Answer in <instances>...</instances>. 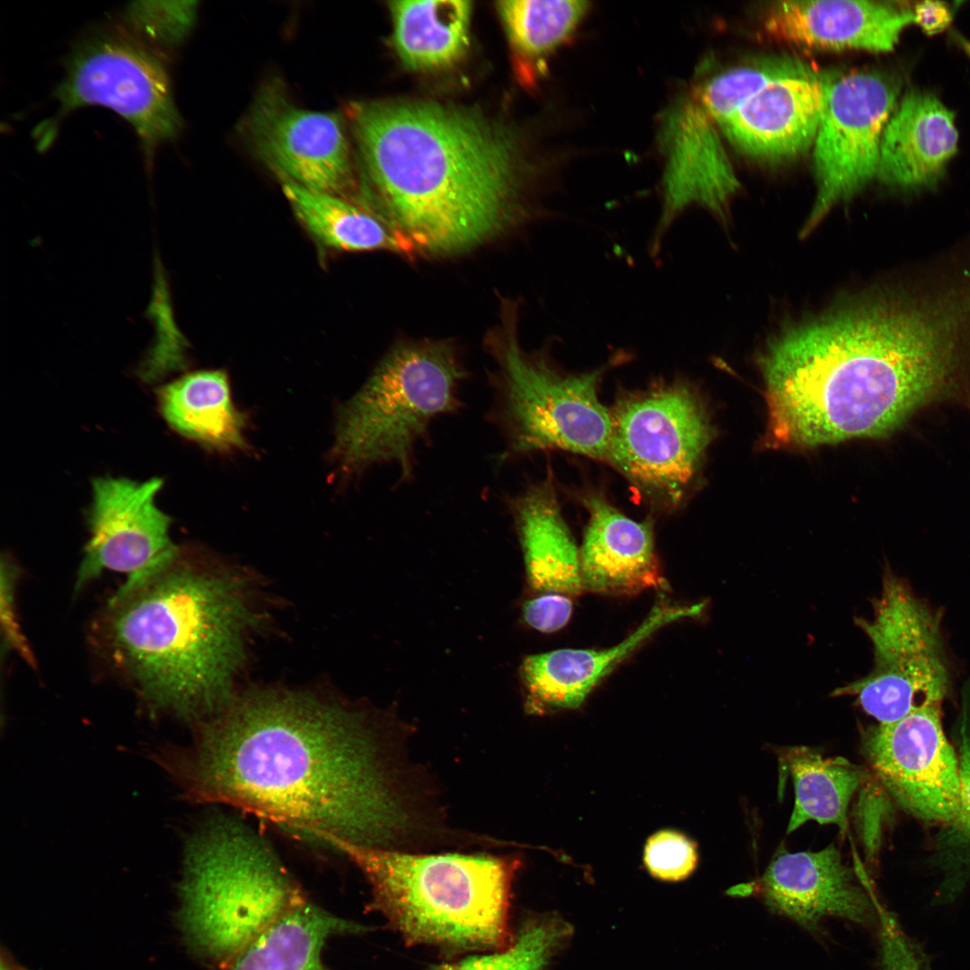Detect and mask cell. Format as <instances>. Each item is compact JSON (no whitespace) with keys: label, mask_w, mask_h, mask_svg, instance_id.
I'll return each mask as SVG.
<instances>
[{"label":"cell","mask_w":970,"mask_h":970,"mask_svg":"<svg viewBox=\"0 0 970 970\" xmlns=\"http://www.w3.org/2000/svg\"><path fill=\"white\" fill-rule=\"evenodd\" d=\"M152 759L187 801L231 806L327 846L385 848L412 826L366 716L313 697L231 700L195 724L188 746Z\"/></svg>","instance_id":"6da1fadb"},{"label":"cell","mask_w":970,"mask_h":970,"mask_svg":"<svg viewBox=\"0 0 970 970\" xmlns=\"http://www.w3.org/2000/svg\"><path fill=\"white\" fill-rule=\"evenodd\" d=\"M966 331L944 298L879 295L791 328L762 360L773 445L884 436L939 394Z\"/></svg>","instance_id":"7a4b0ae2"},{"label":"cell","mask_w":970,"mask_h":970,"mask_svg":"<svg viewBox=\"0 0 970 970\" xmlns=\"http://www.w3.org/2000/svg\"><path fill=\"white\" fill-rule=\"evenodd\" d=\"M348 119L382 216L416 250L466 251L517 216V146L495 123L426 101L352 103Z\"/></svg>","instance_id":"3957f363"},{"label":"cell","mask_w":970,"mask_h":970,"mask_svg":"<svg viewBox=\"0 0 970 970\" xmlns=\"http://www.w3.org/2000/svg\"><path fill=\"white\" fill-rule=\"evenodd\" d=\"M251 620L238 581L198 569L180 549L119 588L93 637L150 712L197 724L231 701L230 680Z\"/></svg>","instance_id":"277c9868"},{"label":"cell","mask_w":970,"mask_h":970,"mask_svg":"<svg viewBox=\"0 0 970 970\" xmlns=\"http://www.w3.org/2000/svg\"><path fill=\"white\" fill-rule=\"evenodd\" d=\"M184 855V928L221 970L251 960L302 922L309 897L244 824L211 820L188 839Z\"/></svg>","instance_id":"5b68a950"},{"label":"cell","mask_w":970,"mask_h":970,"mask_svg":"<svg viewBox=\"0 0 970 970\" xmlns=\"http://www.w3.org/2000/svg\"><path fill=\"white\" fill-rule=\"evenodd\" d=\"M365 875L373 906L410 942L456 949L501 948L508 938L509 856L416 855L331 841Z\"/></svg>","instance_id":"8992f818"},{"label":"cell","mask_w":970,"mask_h":970,"mask_svg":"<svg viewBox=\"0 0 970 970\" xmlns=\"http://www.w3.org/2000/svg\"><path fill=\"white\" fill-rule=\"evenodd\" d=\"M466 376L446 342L393 348L341 412L335 452L344 469L358 473L393 463L398 484L412 481L418 445H430L436 419L463 409L460 386Z\"/></svg>","instance_id":"52a82bcc"},{"label":"cell","mask_w":970,"mask_h":970,"mask_svg":"<svg viewBox=\"0 0 970 970\" xmlns=\"http://www.w3.org/2000/svg\"><path fill=\"white\" fill-rule=\"evenodd\" d=\"M492 352L498 371L487 418L503 439L500 463L551 450L605 460L612 417L598 389L606 372L628 359L626 352L597 368L569 373L547 349L525 352L511 326Z\"/></svg>","instance_id":"ba28073f"},{"label":"cell","mask_w":970,"mask_h":970,"mask_svg":"<svg viewBox=\"0 0 970 970\" xmlns=\"http://www.w3.org/2000/svg\"><path fill=\"white\" fill-rule=\"evenodd\" d=\"M611 417L604 461L655 507L681 506L713 433L696 391L683 378L659 380L621 397Z\"/></svg>","instance_id":"9c48e42d"},{"label":"cell","mask_w":970,"mask_h":970,"mask_svg":"<svg viewBox=\"0 0 970 970\" xmlns=\"http://www.w3.org/2000/svg\"><path fill=\"white\" fill-rule=\"evenodd\" d=\"M871 620L855 623L873 647L874 666L865 677L835 689L833 696H856L879 724L895 722L915 710L941 703L948 670L940 615L886 568Z\"/></svg>","instance_id":"30bf717a"},{"label":"cell","mask_w":970,"mask_h":970,"mask_svg":"<svg viewBox=\"0 0 970 970\" xmlns=\"http://www.w3.org/2000/svg\"><path fill=\"white\" fill-rule=\"evenodd\" d=\"M56 96L60 116L96 104L116 111L134 128L149 160L182 127L163 62L126 36L98 37L81 46Z\"/></svg>","instance_id":"8fae6325"},{"label":"cell","mask_w":970,"mask_h":970,"mask_svg":"<svg viewBox=\"0 0 970 970\" xmlns=\"http://www.w3.org/2000/svg\"><path fill=\"white\" fill-rule=\"evenodd\" d=\"M901 88L880 72L832 78L813 144L816 193L806 231L877 176L883 133Z\"/></svg>","instance_id":"7c38bea8"},{"label":"cell","mask_w":970,"mask_h":970,"mask_svg":"<svg viewBox=\"0 0 970 970\" xmlns=\"http://www.w3.org/2000/svg\"><path fill=\"white\" fill-rule=\"evenodd\" d=\"M344 119L297 106L279 79L261 85L240 131L254 157L283 184L348 198L355 181Z\"/></svg>","instance_id":"4fadbf2b"},{"label":"cell","mask_w":970,"mask_h":970,"mask_svg":"<svg viewBox=\"0 0 970 970\" xmlns=\"http://www.w3.org/2000/svg\"><path fill=\"white\" fill-rule=\"evenodd\" d=\"M160 478L135 481L100 477L93 481L88 515L90 538L79 565L75 591L105 570L128 574L131 583L171 560L180 551L171 540V519L155 503Z\"/></svg>","instance_id":"5bb4252c"},{"label":"cell","mask_w":970,"mask_h":970,"mask_svg":"<svg viewBox=\"0 0 970 970\" xmlns=\"http://www.w3.org/2000/svg\"><path fill=\"white\" fill-rule=\"evenodd\" d=\"M866 750L884 784L906 809L927 821L955 820L959 763L943 731L941 703L879 724L869 734Z\"/></svg>","instance_id":"9a60e30c"},{"label":"cell","mask_w":970,"mask_h":970,"mask_svg":"<svg viewBox=\"0 0 970 970\" xmlns=\"http://www.w3.org/2000/svg\"><path fill=\"white\" fill-rule=\"evenodd\" d=\"M913 12L889 2L785 0L772 3L763 28L775 41L828 50H892Z\"/></svg>","instance_id":"2e32d148"},{"label":"cell","mask_w":970,"mask_h":970,"mask_svg":"<svg viewBox=\"0 0 970 970\" xmlns=\"http://www.w3.org/2000/svg\"><path fill=\"white\" fill-rule=\"evenodd\" d=\"M704 602L680 605L660 602L620 643L602 649L560 648L524 658L519 675L525 709L542 714L578 708L588 694L656 631L682 619L696 617Z\"/></svg>","instance_id":"e0dca14e"},{"label":"cell","mask_w":970,"mask_h":970,"mask_svg":"<svg viewBox=\"0 0 970 970\" xmlns=\"http://www.w3.org/2000/svg\"><path fill=\"white\" fill-rule=\"evenodd\" d=\"M831 80L819 74L772 82L718 127L736 147L754 159L795 158L813 146Z\"/></svg>","instance_id":"ac0fdd59"},{"label":"cell","mask_w":970,"mask_h":970,"mask_svg":"<svg viewBox=\"0 0 970 970\" xmlns=\"http://www.w3.org/2000/svg\"><path fill=\"white\" fill-rule=\"evenodd\" d=\"M582 501L589 517L579 547L583 590L631 596L664 588L652 519L633 520L596 491L583 495Z\"/></svg>","instance_id":"d6986e66"},{"label":"cell","mask_w":970,"mask_h":970,"mask_svg":"<svg viewBox=\"0 0 970 970\" xmlns=\"http://www.w3.org/2000/svg\"><path fill=\"white\" fill-rule=\"evenodd\" d=\"M768 905L807 928L826 916L866 923L875 916L866 892L831 844L819 851H781L761 881Z\"/></svg>","instance_id":"ffe728a7"},{"label":"cell","mask_w":970,"mask_h":970,"mask_svg":"<svg viewBox=\"0 0 970 970\" xmlns=\"http://www.w3.org/2000/svg\"><path fill=\"white\" fill-rule=\"evenodd\" d=\"M954 114L933 94L907 92L885 128L877 178L886 184L918 189L941 178L957 152Z\"/></svg>","instance_id":"44dd1931"},{"label":"cell","mask_w":970,"mask_h":970,"mask_svg":"<svg viewBox=\"0 0 970 970\" xmlns=\"http://www.w3.org/2000/svg\"><path fill=\"white\" fill-rule=\"evenodd\" d=\"M683 165L666 171L661 212L648 242L656 260L675 222L690 207L699 206L719 221L728 216L729 202L740 183L715 126L698 109L686 111Z\"/></svg>","instance_id":"7402d4cb"},{"label":"cell","mask_w":970,"mask_h":970,"mask_svg":"<svg viewBox=\"0 0 970 970\" xmlns=\"http://www.w3.org/2000/svg\"><path fill=\"white\" fill-rule=\"evenodd\" d=\"M524 556L525 578L537 593L570 597L584 592L579 548L562 516L552 474L505 501Z\"/></svg>","instance_id":"603a6c76"},{"label":"cell","mask_w":970,"mask_h":970,"mask_svg":"<svg viewBox=\"0 0 970 970\" xmlns=\"http://www.w3.org/2000/svg\"><path fill=\"white\" fill-rule=\"evenodd\" d=\"M158 398L164 419L182 436L218 450L245 445V418L232 401L223 371L187 374L163 386Z\"/></svg>","instance_id":"cb8c5ba5"},{"label":"cell","mask_w":970,"mask_h":970,"mask_svg":"<svg viewBox=\"0 0 970 970\" xmlns=\"http://www.w3.org/2000/svg\"><path fill=\"white\" fill-rule=\"evenodd\" d=\"M283 191L296 218L325 247L343 251H416L387 219L352 199L292 184H283Z\"/></svg>","instance_id":"d4e9b609"},{"label":"cell","mask_w":970,"mask_h":970,"mask_svg":"<svg viewBox=\"0 0 970 970\" xmlns=\"http://www.w3.org/2000/svg\"><path fill=\"white\" fill-rule=\"evenodd\" d=\"M390 8L394 45L409 68L445 67L457 61L467 49L471 2L392 1Z\"/></svg>","instance_id":"484cf974"},{"label":"cell","mask_w":970,"mask_h":970,"mask_svg":"<svg viewBox=\"0 0 970 970\" xmlns=\"http://www.w3.org/2000/svg\"><path fill=\"white\" fill-rule=\"evenodd\" d=\"M781 763L789 770L795 789L787 833L815 820L822 824H834L845 834L847 809L861 780L860 770L842 757L824 758L805 746L783 751Z\"/></svg>","instance_id":"4316f807"},{"label":"cell","mask_w":970,"mask_h":970,"mask_svg":"<svg viewBox=\"0 0 970 970\" xmlns=\"http://www.w3.org/2000/svg\"><path fill=\"white\" fill-rule=\"evenodd\" d=\"M582 0H504L498 4L517 67L532 81L546 57L574 33L588 10Z\"/></svg>","instance_id":"83f0119b"},{"label":"cell","mask_w":970,"mask_h":970,"mask_svg":"<svg viewBox=\"0 0 970 970\" xmlns=\"http://www.w3.org/2000/svg\"><path fill=\"white\" fill-rule=\"evenodd\" d=\"M817 75L809 65L795 57H769L713 76L698 89V101L694 103L714 126H719L769 84L788 77Z\"/></svg>","instance_id":"f1b7e54d"},{"label":"cell","mask_w":970,"mask_h":970,"mask_svg":"<svg viewBox=\"0 0 970 970\" xmlns=\"http://www.w3.org/2000/svg\"><path fill=\"white\" fill-rule=\"evenodd\" d=\"M570 931V927L559 919L533 921L507 948L470 957L436 970H547L552 956L567 941Z\"/></svg>","instance_id":"f546056e"},{"label":"cell","mask_w":970,"mask_h":970,"mask_svg":"<svg viewBox=\"0 0 970 970\" xmlns=\"http://www.w3.org/2000/svg\"><path fill=\"white\" fill-rule=\"evenodd\" d=\"M196 1H138L127 14L132 24L149 38L164 45L180 43L191 31L197 17Z\"/></svg>","instance_id":"4dcf8cb0"},{"label":"cell","mask_w":970,"mask_h":970,"mask_svg":"<svg viewBox=\"0 0 970 970\" xmlns=\"http://www.w3.org/2000/svg\"><path fill=\"white\" fill-rule=\"evenodd\" d=\"M644 861L653 877L666 881L682 880L696 867V845L679 833L662 831L648 840Z\"/></svg>","instance_id":"1f68e13d"},{"label":"cell","mask_w":970,"mask_h":970,"mask_svg":"<svg viewBox=\"0 0 970 970\" xmlns=\"http://www.w3.org/2000/svg\"><path fill=\"white\" fill-rule=\"evenodd\" d=\"M20 570L9 555H3L0 568V626L2 647L15 652L31 668L36 659L24 636L17 613L16 586Z\"/></svg>","instance_id":"d6a6232c"},{"label":"cell","mask_w":970,"mask_h":970,"mask_svg":"<svg viewBox=\"0 0 970 970\" xmlns=\"http://www.w3.org/2000/svg\"><path fill=\"white\" fill-rule=\"evenodd\" d=\"M882 928V970H931L920 944L904 934L886 913H880Z\"/></svg>","instance_id":"836d02e7"},{"label":"cell","mask_w":970,"mask_h":970,"mask_svg":"<svg viewBox=\"0 0 970 970\" xmlns=\"http://www.w3.org/2000/svg\"><path fill=\"white\" fill-rule=\"evenodd\" d=\"M572 612V597L556 593H543L524 603L522 618L525 623L534 630L552 633L569 622Z\"/></svg>","instance_id":"e575fe53"},{"label":"cell","mask_w":970,"mask_h":970,"mask_svg":"<svg viewBox=\"0 0 970 970\" xmlns=\"http://www.w3.org/2000/svg\"><path fill=\"white\" fill-rule=\"evenodd\" d=\"M959 745V807L953 823L964 838L970 841V680L963 692Z\"/></svg>","instance_id":"d590c367"},{"label":"cell","mask_w":970,"mask_h":970,"mask_svg":"<svg viewBox=\"0 0 970 970\" xmlns=\"http://www.w3.org/2000/svg\"><path fill=\"white\" fill-rule=\"evenodd\" d=\"M915 22L927 34L932 35L946 29L952 20L949 7L939 1L918 3L913 12Z\"/></svg>","instance_id":"8d00e7d4"}]
</instances>
